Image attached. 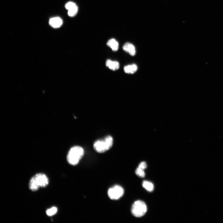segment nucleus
<instances>
[{"instance_id":"f257e3e1","label":"nucleus","mask_w":223,"mask_h":223,"mask_svg":"<svg viewBox=\"0 0 223 223\" xmlns=\"http://www.w3.org/2000/svg\"><path fill=\"white\" fill-rule=\"evenodd\" d=\"M49 184V180L45 174H36L30 180L29 184L30 189L33 191L38 190L39 188H45Z\"/></svg>"},{"instance_id":"2eb2a0df","label":"nucleus","mask_w":223,"mask_h":223,"mask_svg":"<svg viewBox=\"0 0 223 223\" xmlns=\"http://www.w3.org/2000/svg\"><path fill=\"white\" fill-rule=\"evenodd\" d=\"M77 6L75 3L69 2L66 3L65 5V7L67 10H69L75 8Z\"/></svg>"},{"instance_id":"6e6552de","label":"nucleus","mask_w":223,"mask_h":223,"mask_svg":"<svg viewBox=\"0 0 223 223\" xmlns=\"http://www.w3.org/2000/svg\"><path fill=\"white\" fill-rule=\"evenodd\" d=\"M106 66L112 70L115 71L119 68V63L115 61L108 60L106 62Z\"/></svg>"},{"instance_id":"9b49d317","label":"nucleus","mask_w":223,"mask_h":223,"mask_svg":"<svg viewBox=\"0 0 223 223\" xmlns=\"http://www.w3.org/2000/svg\"><path fill=\"white\" fill-rule=\"evenodd\" d=\"M142 186L147 191L151 192L154 189V185L151 182L147 181H144L142 183Z\"/></svg>"},{"instance_id":"39448f33","label":"nucleus","mask_w":223,"mask_h":223,"mask_svg":"<svg viewBox=\"0 0 223 223\" xmlns=\"http://www.w3.org/2000/svg\"><path fill=\"white\" fill-rule=\"evenodd\" d=\"M124 193L123 188L119 185H116L109 188L108 191L109 198L112 200H117L121 198Z\"/></svg>"},{"instance_id":"ddd939ff","label":"nucleus","mask_w":223,"mask_h":223,"mask_svg":"<svg viewBox=\"0 0 223 223\" xmlns=\"http://www.w3.org/2000/svg\"><path fill=\"white\" fill-rule=\"evenodd\" d=\"M78 11V8L77 6L73 9L68 10V15L70 17H74L77 15Z\"/></svg>"},{"instance_id":"f8f14e48","label":"nucleus","mask_w":223,"mask_h":223,"mask_svg":"<svg viewBox=\"0 0 223 223\" xmlns=\"http://www.w3.org/2000/svg\"><path fill=\"white\" fill-rule=\"evenodd\" d=\"M58 211V208L56 207H53L48 209L46 211V213L48 216H51L56 214Z\"/></svg>"},{"instance_id":"4468645a","label":"nucleus","mask_w":223,"mask_h":223,"mask_svg":"<svg viewBox=\"0 0 223 223\" xmlns=\"http://www.w3.org/2000/svg\"><path fill=\"white\" fill-rule=\"evenodd\" d=\"M135 174L141 178H144L145 176V173L144 170L139 168L138 167L135 171Z\"/></svg>"},{"instance_id":"20e7f679","label":"nucleus","mask_w":223,"mask_h":223,"mask_svg":"<svg viewBox=\"0 0 223 223\" xmlns=\"http://www.w3.org/2000/svg\"><path fill=\"white\" fill-rule=\"evenodd\" d=\"M147 210V208L145 203L141 201H137L133 205L131 212L134 216L141 217L145 215Z\"/></svg>"},{"instance_id":"7ed1b4c3","label":"nucleus","mask_w":223,"mask_h":223,"mask_svg":"<svg viewBox=\"0 0 223 223\" xmlns=\"http://www.w3.org/2000/svg\"><path fill=\"white\" fill-rule=\"evenodd\" d=\"M113 144L112 137L108 135L102 140L95 142L94 144L93 147L97 152L102 153L109 150L112 147Z\"/></svg>"},{"instance_id":"dca6fc26","label":"nucleus","mask_w":223,"mask_h":223,"mask_svg":"<svg viewBox=\"0 0 223 223\" xmlns=\"http://www.w3.org/2000/svg\"><path fill=\"white\" fill-rule=\"evenodd\" d=\"M147 165L146 163L144 161L141 162L138 165V168L144 170L146 168Z\"/></svg>"},{"instance_id":"9d476101","label":"nucleus","mask_w":223,"mask_h":223,"mask_svg":"<svg viewBox=\"0 0 223 223\" xmlns=\"http://www.w3.org/2000/svg\"><path fill=\"white\" fill-rule=\"evenodd\" d=\"M137 66L134 64L125 66L124 71L127 74H133L137 71Z\"/></svg>"},{"instance_id":"0eeeda50","label":"nucleus","mask_w":223,"mask_h":223,"mask_svg":"<svg viewBox=\"0 0 223 223\" xmlns=\"http://www.w3.org/2000/svg\"><path fill=\"white\" fill-rule=\"evenodd\" d=\"M62 20L59 17L52 18L50 19L49 22V25L54 28H58L62 25Z\"/></svg>"},{"instance_id":"423d86ee","label":"nucleus","mask_w":223,"mask_h":223,"mask_svg":"<svg viewBox=\"0 0 223 223\" xmlns=\"http://www.w3.org/2000/svg\"><path fill=\"white\" fill-rule=\"evenodd\" d=\"M124 51L129 53L131 55L134 56L136 54L135 48L132 44L127 43L125 44L122 47Z\"/></svg>"},{"instance_id":"f03ea898","label":"nucleus","mask_w":223,"mask_h":223,"mask_svg":"<svg viewBox=\"0 0 223 223\" xmlns=\"http://www.w3.org/2000/svg\"><path fill=\"white\" fill-rule=\"evenodd\" d=\"M85 152L81 147L76 146L72 148L69 151L67 157L68 163L75 165L78 164L84 155Z\"/></svg>"},{"instance_id":"1a4fd4ad","label":"nucleus","mask_w":223,"mask_h":223,"mask_svg":"<svg viewBox=\"0 0 223 223\" xmlns=\"http://www.w3.org/2000/svg\"><path fill=\"white\" fill-rule=\"evenodd\" d=\"M107 45L114 52H116L118 49V42L114 38H112L109 40L107 42Z\"/></svg>"}]
</instances>
